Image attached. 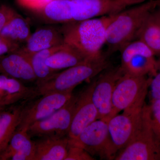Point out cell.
I'll use <instances>...</instances> for the list:
<instances>
[{
  "label": "cell",
  "instance_id": "27",
  "mask_svg": "<svg viewBox=\"0 0 160 160\" xmlns=\"http://www.w3.org/2000/svg\"><path fill=\"white\" fill-rule=\"evenodd\" d=\"M157 71L151 78L150 85V96L152 101L160 99V58L157 60Z\"/></svg>",
  "mask_w": 160,
  "mask_h": 160
},
{
  "label": "cell",
  "instance_id": "25",
  "mask_svg": "<svg viewBox=\"0 0 160 160\" xmlns=\"http://www.w3.org/2000/svg\"><path fill=\"white\" fill-rule=\"evenodd\" d=\"M149 109L152 128L157 137L160 140V99L152 101Z\"/></svg>",
  "mask_w": 160,
  "mask_h": 160
},
{
  "label": "cell",
  "instance_id": "23",
  "mask_svg": "<svg viewBox=\"0 0 160 160\" xmlns=\"http://www.w3.org/2000/svg\"><path fill=\"white\" fill-rule=\"evenodd\" d=\"M64 44L42 50L30 56H28L36 78V86L48 81L58 72L50 69L47 66L46 60L52 53L61 49Z\"/></svg>",
  "mask_w": 160,
  "mask_h": 160
},
{
  "label": "cell",
  "instance_id": "31",
  "mask_svg": "<svg viewBox=\"0 0 160 160\" xmlns=\"http://www.w3.org/2000/svg\"><path fill=\"white\" fill-rule=\"evenodd\" d=\"M151 16L160 26V4L152 12Z\"/></svg>",
  "mask_w": 160,
  "mask_h": 160
},
{
  "label": "cell",
  "instance_id": "18",
  "mask_svg": "<svg viewBox=\"0 0 160 160\" xmlns=\"http://www.w3.org/2000/svg\"><path fill=\"white\" fill-rule=\"evenodd\" d=\"M35 97V88L27 87L19 80L0 74V102L9 106Z\"/></svg>",
  "mask_w": 160,
  "mask_h": 160
},
{
  "label": "cell",
  "instance_id": "32",
  "mask_svg": "<svg viewBox=\"0 0 160 160\" xmlns=\"http://www.w3.org/2000/svg\"><path fill=\"white\" fill-rule=\"evenodd\" d=\"M148 1H149V0H128V2H129V5L130 6L138 5V4L144 3Z\"/></svg>",
  "mask_w": 160,
  "mask_h": 160
},
{
  "label": "cell",
  "instance_id": "33",
  "mask_svg": "<svg viewBox=\"0 0 160 160\" xmlns=\"http://www.w3.org/2000/svg\"><path fill=\"white\" fill-rule=\"evenodd\" d=\"M7 106L6 104L2 102H0V113L4 111V110H6L5 108H6Z\"/></svg>",
  "mask_w": 160,
  "mask_h": 160
},
{
  "label": "cell",
  "instance_id": "34",
  "mask_svg": "<svg viewBox=\"0 0 160 160\" xmlns=\"http://www.w3.org/2000/svg\"><path fill=\"white\" fill-rule=\"evenodd\" d=\"M3 152V149H2V148H1V146H0V156H1V155L2 154V152Z\"/></svg>",
  "mask_w": 160,
  "mask_h": 160
},
{
  "label": "cell",
  "instance_id": "13",
  "mask_svg": "<svg viewBox=\"0 0 160 160\" xmlns=\"http://www.w3.org/2000/svg\"><path fill=\"white\" fill-rule=\"evenodd\" d=\"M94 84V81L78 94L77 102L67 136L69 139H73L77 137L86 126L98 119V110L92 99Z\"/></svg>",
  "mask_w": 160,
  "mask_h": 160
},
{
  "label": "cell",
  "instance_id": "20",
  "mask_svg": "<svg viewBox=\"0 0 160 160\" xmlns=\"http://www.w3.org/2000/svg\"><path fill=\"white\" fill-rule=\"evenodd\" d=\"M36 12L51 24H64L73 21L71 0H52Z\"/></svg>",
  "mask_w": 160,
  "mask_h": 160
},
{
  "label": "cell",
  "instance_id": "6",
  "mask_svg": "<svg viewBox=\"0 0 160 160\" xmlns=\"http://www.w3.org/2000/svg\"><path fill=\"white\" fill-rule=\"evenodd\" d=\"M151 79L147 76L124 73L115 86L109 120L120 112L136 105H144Z\"/></svg>",
  "mask_w": 160,
  "mask_h": 160
},
{
  "label": "cell",
  "instance_id": "12",
  "mask_svg": "<svg viewBox=\"0 0 160 160\" xmlns=\"http://www.w3.org/2000/svg\"><path fill=\"white\" fill-rule=\"evenodd\" d=\"M73 21L117 13L130 6L128 0H71Z\"/></svg>",
  "mask_w": 160,
  "mask_h": 160
},
{
  "label": "cell",
  "instance_id": "3",
  "mask_svg": "<svg viewBox=\"0 0 160 160\" xmlns=\"http://www.w3.org/2000/svg\"><path fill=\"white\" fill-rule=\"evenodd\" d=\"M108 57L103 53L98 57L57 72L48 81L35 87L36 95L52 92H72L78 85L97 76L109 66Z\"/></svg>",
  "mask_w": 160,
  "mask_h": 160
},
{
  "label": "cell",
  "instance_id": "26",
  "mask_svg": "<svg viewBox=\"0 0 160 160\" xmlns=\"http://www.w3.org/2000/svg\"><path fill=\"white\" fill-rule=\"evenodd\" d=\"M92 156L85 149L78 146H69L65 160H93Z\"/></svg>",
  "mask_w": 160,
  "mask_h": 160
},
{
  "label": "cell",
  "instance_id": "30",
  "mask_svg": "<svg viewBox=\"0 0 160 160\" xmlns=\"http://www.w3.org/2000/svg\"><path fill=\"white\" fill-rule=\"evenodd\" d=\"M16 12L6 5H0V32Z\"/></svg>",
  "mask_w": 160,
  "mask_h": 160
},
{
  "label": "cell",
  "instance_id": "9",
  "mask_svg": "<svg viewBox=\"0 0 160 160\" xmlns=\"http://www.w3.org/2000/svg\"><path fill=\"white\" fill-rule=\"evenodd\" d=\"M72 94V92L47 93L29 105L23 106L17 129L27 130L32 124L48 117L62 107Z\"/></svg>",
  "mask_w": 160,
  "mask_h": 160
},
{
  "label": "cell",
  "instance_id": "24",
  "mask_svg": "<svg viewBox=\"0 0 160 160\" xmlns=\"http://www.w3.org/2000/svg\"><path fill=\"white\" fill-rule=\"evenodd\" d=\"M151 14L140 29L136 39L145 43L155 57L160 58V26Z\"/></svg>",
  "mask_w": 160,
  "mask_h": 160
},
{
  "label": "cell",
  "instance_id": "10",
  "mask_svg": "<svg viewBox=\"0 0 160 160\" xmlns=\"http://www.w3.org/2000/svg\"><path fill=\"white\" fill-rule=\"evenodd\" d=\"M124 74L121 66L109 67L100 73L94 81L92 99L98 110V119L108 123L112 109V98L115 86Z\"/></svg>",
  "mask_w": 160,
  "mask_h": 160
},
{
  "label": "cell",
  "instance_id": "16",
  "mask_svg": "<svg viewBox=\"0 0 160 160\" xmlns=\"http://www.w3.org/2000/svg\"><path fill=\"white\" fill-rule=\"evenodd\" d=\"M34 153V141L27 130L17 129L0 156V160H33Z\"/></svg>",
  "mask_w": 160,
  "mask_h": 160
},
{
  "label": "cell",
  "instance_id": "4",
  "mask_svg": "<svg viewBox=\"0 0 160 160\" xmlns=\"http://www.w3.org/2000/svg\"><path fill=\"white\" fill-rule=\"evenodd\" d=\"M114 160H160V140L152 128L149 106L144 105L141 124L134 137Z\"/></svg>",
  "mask_w": 160,
  "mask_h": 160
},
{
  "label": "cell",
  "instance_id": "14",
  "mask_svg": "<svg viewBox=\"0 0 160 160\" xmlns=\"http://www.w3.org/2000/svg\"><path fill=\"white\" fill-rule=\"evenodd\" d=\"M65 43L61 27L46 26L31 33L26 42L18 51L29 57L38 52Z\"/></svg>",
  "mask_w": 160,
  "mask_h": 160
},
{
  "label": "cell",
  "instance_id": "7",
  "mask_svg": "<svg viewBox=\"0 0 160 160\" xmlns=\"http://www.w3.org/2000/svg\"><path fill=\"white\" fill-rule=\"evenodd\" d=\"M121 67L124 73L136 76H154L157 60L149 47L139 39L133 40L120 51Z\"/></svg>",
  "mask_w": 160,
  "mask_h": 160
},
{
  "label": "cell",
  "instance_id": "19",
  "mask_svg": "<svg viewBox=\"0 0 160 160\" xmlns=\"http://www.w3.org/2000/svg\"><path fill=\"white\" fill-rule=\"evenodd\" d=\"M89 59L77 49L65 43L61 49L46 59V64L50 69L58 72L84 62Z\"/></svg>",
  "mask_w": 160,
  "mask_h": 160
},
{
  "label": "cell",
  "instance_id": "5",
  "mask_svg": "<svg viewBox=\"0 0 160 160\" xmlns=\"http://www.w3.org/2000/svg\"><path fill=\"white\" fill-rule=\"evenodd\" d=\"M145 104L130 107L124 110L122 114L116 115L109 120L107 159H114L118 153L134 137L141 124Z\"/></svg>",
  "mask_w": 160,
  "mask_h": 160
},
{
  "label": "cell",
  "instance_id": "1",
  "mask_svg": "<svg viewBox=\"0 0 160 160\" xmlns=\"http://www.w3.org/2000/svg\"><path fill=\"white\" fill-rule=\"evenodd\" d=\"M160 4V0H149L116 14L106 31V55L109 57L121 51L137 36L152 12Z\"/></svg>",
  "mask_w": 160,
  "mask_h": 160
},
{
  "label": "cell",
  "instance_id": "2",
  "mask_svg": "<svg viewBox=\"0 0 160 160\" xmlns=\"http://www.w3.org/2000/svg\"><path fill=\"white\" fill-rule=\"evenodd\" d=\"M116 14L63 24L61 29L65 43L88 58L99 56L106 44L107 28Z\"/></svg>",
  "mask_w": 160,
  "mask_h": 160
},
{
  "label": "cell",
  "instance_id": "29",
  "mask_svg": "<svg viewBox=\"0 0 160 160\" xmlns=\"http://www.w3.org/2000/svg\"><path fill=\"white\" fill-rule=\"evenodd\" d=\"M21 46L0 35V57L18 51Z\"/></svg>",
  "mask_w": 160,
  "mask_h": 160
},
{
  "label": "cell",
  "instance_id": "21",
  "mask_svg": "<svg viewBox=\"0 0 160 160\" xmlns=\"http://www.w3.org/2000/svg\"><path fill=\"white\" fill-rule=\"evenodd\" d=\"M31 33L29 23L16 12L3 27L0 35L21 47L26 42Z\"/></svg>",
  "mask_w": 160,
  "mask_h": 160
},
{
  "label": "cell",
  "instance_id": "8",
  "mask_svg": "<svg viewBox=\"0 0 160 160\" xmlns=\"http://www.w3.org/2000/svg\"><path fill=\"white\" fill-rule=\"evenodd\" d=\"M78 95L71 98L60 109L46 118L32 124L27 129L30 137H65L68 136L77 102Z\"/></svg>",
  "mask_w": 160,
  "mask_h": 160
},
{
  "label": "cell",
  "instance_id": "22",
  "mask_svg": "<svg viewBox=\"0 0 160 160\" xmlns=\"http://www.w3.org/2000/svg\"><path fill=\"white\" fill-rule=\"evenodd\" d=\"M22 107H14L0 113V146L3 152L7 148L12 137L17 129Z\"/></svg>",
  "mask_w": 160,
  "mask_h": 160
},
{
  "label": "cell",
  "instance_id": "15",
  "mask_svg": "<svg viewBox=\"0 0 160 160\" xmlns=\"http://www.w3.org/2000/svg\"><path fill=\"white\" fill-rule=\"evenodd\" d=\"M0 74L21 82H36V81L29 57L19 51L0 57Z\"/></svg>",
  "mask_w": 160,
  "mask_h": 160
},
{
  "label": "cell",
  "instance_id": "28",
  "mask_svg": "<svg viewBox=\"0 0 160 160\" xmlns=\"http://www.w3.org/2000/svg\"><path fill=\"white\" fill-rule=\"evenodd\" d=\"M52 0H17L18 3L24 8L36 12L42 9Z\"/></svg>",
  "mask_w": 160,
  "mask_h": 160
},
{
  "label": "cell",
  "instance_id": "11",
  "mask_svg": "<svg viewBox=\"0 0 160 160\" xmlns=\"http://www.w3.org/2000/svg\"><path fill=\"white\" fill-rule=\"evenodd\" d=\"M109 142L108 123L97 119L86 126L77 137L69 139V145L81 147L92 156L107 159Z\"/></svg>",
  "mask_w": 160,
  "mask_h": 160
},
{
  "label": "cell",
  "instance_id": "17",
  "mask_svg": "<svg viewBox=\"0 0 160 160\" xmlns=\"http://www.w3.org/2000/svg\"><path fill=\"white\" fill-rule=\"evenodd\" d=\"M33 160H65L68 152V137H45L34 141Z\"/></svg>",
  "mask_w": 160,
  "mask_h": 160
}]
</instances>
